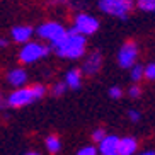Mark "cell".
<instances>
[{"label":"cell","mask_w":155,"mask_h":155,"mask_svg":"<svg viewBox=\"0 0 155 155\" xmlns=\"http://www.w3.org/2000/svg\"><path fill=\"white\" fill-rule=\"evenodd\" d=\"M85 36L77 32L75 29H70L67 31V36L63 39H60L58 43L51 45V48L56 51V55L61 56V58H68V60H77L80 56H84L85 53Z\"/></svg>","instance_id":"6da1fadb"},{"label":"cell","mask_w":155,"mask_h":155,"mask_svg":"<svg viewBox=\"0 0 155 155\" xmlns=\"http://www.w3.org/2000/svg\"><path fill=\"white\" fill-rule=\"evenodd\" d=\"M45 92H46V89L41 84H34L31 87H21V89H17L15 92L10 94L7 102H9L10 107H24V106L31 104L34 101L41 99L45 96Z\"/></svg>","instance_id":"7a4b0ae2"},{"label":"cell","mask_w":155,"mask_h":155,"mask_svg":"<svg viewBox=\"0 0 155 155\" xmlns=\"http://www.w3.org/2000/svg\"><path fill=\"white\" fill-rule=\"evenodd\" d=\"M99 9L107 15L126 19L133 9V0H99Z\"/></svg>","instance_id":"3957f363"},{"label":"cell","mask_w":155,"mask_h":155,"mask_svg":"<svg viewBox=\"0 0 155 155\" xmlns=\"http://www.w3.org/2000/svg\"><path fill=\"white\" fill-rule=\"evenodd\" d=\"M50 53V48L41 43H32V41H26V45L22 46V50L19 51V60L22 63H34L38 60L45 58Z\"/></svg>","instance_id":"277c9868"},{"label":"cell","mask_w":155,"mask_h":155,"mask_svg":"<svg viewBox=\"0 0 155 155\" xmlns=\"http://www.w3.org/2000/svg\"><path fill=\"white\" fill-rule=\"evenodd\" d=\"M38 36L50 41L51 45H55V43H58L60 39H63L67 36V29L58 22H46L38 28Z\"/></svg>","instance_id":"5b68a950"},{"label":"cell","mask_w":155,"mask_h":155,"mask_svg":"<svg viewBox=\"0 0 155 155\" xmlns=\"http://www.w3.org/2000/svg\"><path fill=\"white\" fill-rule=\"evenodd\" d=\"M138 56V46L135 41H126L118 53V63L121 68H130L131 65H135Z\"/></svg>","instance_id":"8992f818"},{"label":"cell","mask_w":155,"mask_h":155,"mask_svg":"<svg viewBox=\"0 0 155 155\" xmlns=\"http://www.w3.org/2000/svg\"><path fill=\"white\" fill-rule=\"evenodd\" d=\"M73 29L84 36H91L99 29V21L96 17H92L89 14H78L75 17V24H73Z\"/></svg>","instance_id":"52a82bcc"},{"label":"cell","mask_w":155,"mask_h":155,"mask_svg":"<svg viewBox=\"0 0 155 155\" xmlns=\"http://www.w3.org/2000/svg\"><path fill=\"white\" fill-rule=\"evenodd\" d=\"M118 143L119 138L114 135H106L99 141V153L102 155H118Z\"/></svg>","instance_id":"ba28073f"},{"label":"cell","mask_w":155,"mask_h":155,"mask_svg":"<svg viewBox=\"0 0 155 155\" xmlns=\"http://www.w3.org/2000/svg\"><path fill=\"white\" fill-rule=\"evenodd\" d=\"M101 65H102V56H101L99 51H96V53H92V55L85 60L82 70H84L85 75H96L101 70Z\"/></svg>","instance_id":"9c48e42d"},{"label":"cell","mask_w":155,"mask_h":155,"mask_svg":"<svg viewBox=\"0 0 155 155\" xmlns=\"http://www.w3.org/2000/svg\"><path fill=\"white\" fill-rule=\"evenodd\" d=\"M137 150H138V143L135 138H131V137L119 138V143H118V153L119 155H133Z\"/></svg>","instance_id":"30bf717a"},{"label":"cell","mask_w":155,"mask_h":155,"mask_svg":"<svg viewBox=\"0 0 155 155\" xmlns=\"http://www.w3.org/2000/svg\"><path fill=\"white\" fill-rule=\"evenodd\" d=\"M7 78H9L10 85L22 87L24 84L28 82V73H26V70H22V68H15V70H12V72H9Z\"/></svg>","instance_id":"8fae6325"},{"label":"cell","mask_w":155,"mask_h":155,"mask_svg":"<svg viewBox=\"0 0 155 155\" xmlns=\"http://www.w3.org/2000/svg\"><path fill=\"white\" fill-rule=\"evenodd\" d=\"M32 36V29L28 26H17V28L12 29V39L17 43H26L29 41Z\"/></svg>","instance_id":"7c38bea8"},{"label":"cell","mask_w":155,"mask_h":155,"mask_svg":"<svg viewBox=\"0 0 155 155\" xmlns=\"http://www.w3.org/2000/svg\"><path fill=\"white\" fill-rule=\"evenodd\" d=\"M65 78H67V80H65L67 87H70L73 91L80 89V85H82V72H80V70H70Z\"/></svg>","instance_id":"4fadbf2b"},{"label":"cell","mask_w":155,"mask_h":155,"mask_svg":"<svg viewBox=\"0 0 155 155\" xmlns=\"http://www.w3.org/2000/svg\"><path fill=\"white\" fill-rule=\"evenodd\" d=\"M46 148H48V152H51V153H56V152H60V140L58 137H55V135H50V137L46 138Z\"/></svg>","instance_id":"5bb4252c"},{"label":"cell","mask_w":155,"mask_h":155,"mask_svg":"<svg viewBox=\"0 0 155 155\" xmlns=\"http://www.w3.org/2000/svg\"><path fill=\"white\" fill-rule=\"evenodd\" d=\"M130 68H131V73H130V75H131L133 82H138V80L143 78V67H141V65H131Z\"/></svg>","instance_id":"9a60e30c"},{"label":"cell","mask_w":155,"mask_h":155,"mask_svg":"<svg viewBox=\"0 0 155 155\" xmlns=\"http://www.w3.org/2000/svg\"><path fill=\"white\" fill-rule=\"evenodd\" d=\"M143 77L147 80H155V63H148L143 67Z\"/></svg>","instance_id":"2e32d148"},{"label":"cell","mask_w":155,"mask_h":155,"mask_svg":"<svg viewBox=\"0 0 155 155\" xmlns=\"http://www.w3.org/2000/svg\"><path fill=\"white\" fill-rule=\"evenodd\" d=\"M138 7L145 12H152L155 9V0H138Z\"/></svg>","instance_id":"e0dca14e"},{"label":"cell","mask_w":155,"mask_h":155,"mask_svg":"<svg viewBox=\"0 0 155 155\" xmlns=\"http://www.w3.org/2000/svg\"><path fill=\"white\" fill-rule=\"evenodd\" d=\"M67 89H68V87H67V84L58 82V84H55V85H53V91H51V94H53V96H61V94H63Z\"/></svg>","instance_id":"ac0fdd59"},{"label":"cell","mask_w":155,"mask_h":155,"mask_svg":"<svg viewBox=\"0 0 155 155\" xmlns=\"http://www.w3.org/2000/svg\"><path fill=\"white\" fill-rule=\"evenodd\" d=\"M97 153V148L96 147H84L78 150V155H96Z\"/></svg>","instance_id":"d6986e66"},{"label":"cell","mask_w":155,"mask_h":155,"mask_svg":"<svg viewBox=\"0 0 155 155\" xmlns=\"http://www.w3.org/2000/svg\"><path fill=\"white\" fill-rule=\"evenodd\" d=\"M121 96H123V91H121L119 87H111L109 89V97L111 99H119Z\"/></svg>","instance_id":"ffe728a7"},{"label":"cell","mask_w":155,"mask_h":155,"mask_svg":"<svg viewBox=\"0 0 155 155\" xmlns=\"http://www.w3.org/2000/svg\"><path fill=\"white\" fill-rule=\"evenodd\" d=\"M104 137H106V131H104V130H96V131L92 133V140L97 141V143H99V141L102 140Z\"/></svg>","instance_id":"44dd1931"},{"label":"cell","mask_w":155,"mask_h":155,"mask_svg":"<svg viewBox=\"0 0 155 155\" xmlns=\"http://www.w3.org/2000/svg\"><path fill=\"white\" fill-rule=\"evenodd\" d=\"M128 92H130V97H133V99H137V97L141 94V89H140L138 85H131Z\"/></svg>","instance_id":"7402d4cb"},{"label":"cell","mask_w":155,"mask_h":155,"mask_svg":"<svg viewBox=\"0 0 155 155\" xmlns=\"http://www.w3.org/2000/svg\"><path fill=\"white\" fill-rule=\"evenodd\" d=\"M128 118L131 119V121H135V123H137L138 119H140V113H138V111H128Z\"/></svg>","instance_id":"603a6c76"},{"label":"cell","mask_w":155,"mask_h":155,"mask_svg":"<svg viewBox=\"0 0 155 155\" xmlns=\"http://www.w3.org/2000/svg\"><path fill=\"white\" fill-rule=\"evenodd\" d=\"M7 45H9L7 39H0V48H7Z\"/></svg>","instance_id":"cb8c5ba5"},{"label":"cell","mask_w":155,"mask_h":155,"mask_svg":"<svg viewBox=\"0 0 155 155\" xmlns=\"http://www.w3.org/2000/svg\"><path fill=\"white\" fill-rule=\"evenodd\" d=\"M145 155H155V150H147Z\"/></svg>","instance_id":"d4e9b609"},{"label":"cell","mask_w":155,"mask_h":155,"mask_svg":"<svg viewBox=\"0 0 155 155\" xmlns=\"http://www.w3.org/2000/svg\"><path fill=\"white\" fill-rule=\"evenodd\" d=\"M153 12H155V9H153Z\"/></svg>","instance_id":"484cf974"}]
</instances>
